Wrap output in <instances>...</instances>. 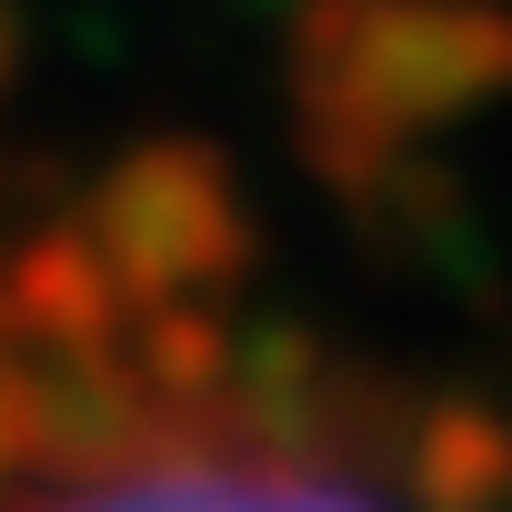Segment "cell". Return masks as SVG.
<instances>
[{
    "label": "cell",
    "mask_w": 512,
    "mask_h": 512,
    "mask_svg": "<svg viewBox=\"0 0 512 512\" xmlns=\"http://www.w3.org/2000/svg\"><path fill=\"white\" fill-rule=\"evenodd\" d=\"M0 512H412L362 452L262 402H171L101 422L41 412L31 462L0 482Z\"/></svg>",
    "instance_id": "1"
}]
</instances>
